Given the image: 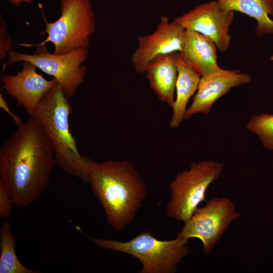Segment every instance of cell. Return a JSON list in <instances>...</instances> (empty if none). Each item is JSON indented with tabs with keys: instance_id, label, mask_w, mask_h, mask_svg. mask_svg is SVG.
Wrapping results in <instances>:
<instances>
[{
	"instance_id": "obj_1",
	"label": "cell",
	"mask_w": 273,
	"mask_h": 273,
	"mask_svg": "<svg viewBox=\"0 0 273 273\" xmlns=\"http://www.w3.org/2000/svg\"><path fill=\"white\" fill-rule=\"evenodd\" d=\"M56 165L54 151L41 125L32 116L18 126L0 149V181L14 205L27 207L48 188Z\"/></svg>"
},
{
	"instance_id": "obj_2",
	"label": "cell",
	"mask_w": 273,
	"mask_h": 273,
	"mask_svg": "<svg viewBox=\"0 0 273 273\" xmlns=\"http://www.w3.org/2000/svg\"><path fill=\"white\" fill-rule=\"evenodd\" d=\"M88 183L108 223L116 232L133 220L147 196L144 181L127 160L95 161Z\"/></svg>"
},
{
	"instance_id": "obj_3",
	"label": "cell",
	"mask_w": 273,
	"mask_h": 273,
	"mask_svg": "<svg viewBox=\"0 0 273 273\" xmlns=\"http://www.w3.org/2000/svg\"><path fill=\"white\" fill-rule=\"evenodd\" d=\"M71 112L68 98L58 84L46 94L31 116L44 129L54 151L56 165L65 173L88 183L95 161L79 152L70 130Z\"/></svg>"
},
{
	"instance_id": "obj_4",
	"label": "cell",
	"mask_w": 273,
	"mask_h": 273,
	"mask_svg": "<svg viewBox=\"0 0 273 273\" xmlns=\"http://www.w3.org/2000/svg\"><path fill=\"white\" fill-rule=\"evenodd\" d=\"M88 238L99 247L123 252L138 259L142 265L140 273H174L190 251L189 240L177 236L172 240H162L149 231L126 242Z\"/></svg>"
},
{
	"instance_id": "obj_5",
	"label": "cell",
	"mask_w": 273,
	"mask_h": 273,
	"mask_svg": "<svg viewBox=\"0 0 273 273\" xmlns=\"http://www.w3.org/2000/svg\"><path fill=\"white\" fill-rule=\"evenodd\" d=\"M61 15L55 21L49 22L44 16L47 37L36 44L19 43L24 47L54 44L53 53L63 55L73 50L88 48L90 36L96 29L95 14L90 0H60Z\"/></svg>"
},
{
	"instance_id": "obj_6",
	"label": "cell",
	"mask_w": 273,
	"mask_h": 273,
	"mask_svg": "<svg viewBox=\"0 0 273 273\" xmlns=\"http://www.w3.org/2000/svg\"><path fill=\"white\" fill-rule=\"evenodd\" d=\"M223 164L213 160L193 162L189 169L177 173L169 183L170 198L167 215L184 223L188 220L202 202H206L209 187L223 170Z\"/></svg>"
},
{
	"instance_id": "obj_7",
	"label": "cell",
	"mask_w": 273,
	"mask_h": 273,
	"mask_svg": "<svg viewBox=\"0 0 273 273\" xmlns=\"http://www.w3.org/2000/svg\"><path fill=\"white\" fill-rule=\"evenodd\" d=\"M32 54L20 53L11 50L2 66V74L10 65L18 62L29 61L44 73L56 79L66 96L69 98L84 82L87 67L83 65L88 50L83 48L63 55L50 53L46 45L35 46Z\"/></svg>"
},
{
	"instance_id": "obj_8",
	"label": "cell",
	"mask_w": 273,
	"mask_h": 273,
	"mask_svg": "<svg viewBox=\"0 0 273 273\" xmlns=\"http://www.w3.org/2000/svg\"><path fill=\"white\" fill-rule=\"evenodd\" d=\"M240 216L230 199L213 198L207 200L204 206L196 209L184 223L177 237L187 240L191 238L200 240L204 252L209 255L231 223Z\"/></svg>"
},
{
	"instance_id": "obj_9",
	"label": "cell",
	"mask_w": 273,
	"mask_h": 273,
	"mask_svg": "<svg viewBox=\"0 0 273 273\" xmlns=\"http://www.w3.org/2000/svg\"><path fill=\"white\" fill-rule=\"evenodd\" d=\"M234 16V11L223 10L217 1H211L197 6L174 21L185 29L209 37L223 52L228 49L231 43L229 31Z\"/></svg>"
},
{
	"instance_id": "obj_10",
	"label": "cell",
	"mask_w": 273,
	"mask_h": 273,
	"mask_svg": "<svg viewBox=\"0 0 273 273\" xmlns=\"http://www.w3.org/2000/svg\"><path fill=\"white\" fill-rule=\"evenodd\" d=\"M185 29L175 21L160 17L157 28L151 34L140 35L138 46L131 57V63L139 73H145L149 63L155 57L182 49Z\"/></svg>"
},
{
	"instance_id": "obj_11",
	"label": "cell",
	"mask_w": 273,
	"mask_h": 273,
	"mask_svg": "<svg viewBox=\"0 0 273 273\" xmlns=\"http://www.w3.org/2000/svg\"><path fill=\"white\" fill-rule=\"evenodd\" d=\"M22 65L17 74L3 76L2 87L16 99L18 106L23 107L31 116L46 94L58 82L54 78H44L29 61L22 62Z\"/></svg>"
},
{
	"instance_id": "obj_12",
	"label": "cell",
	"mask_w": 273,
	"mask_h": 273,
	"mask_svg": "<svg viewBox=\"0 0 273 273\" xmlns=\"http://www.w3.org/2000/svg\"><path fill=\"white\" fill-rule=\"evenodd\" d=\"M251 80L250 76L239 70H224L207 76H201L196 93L187 108L185 119L196 114L208 115L214 103L230 90L246 84Z\"/></svg>"
},
{
	"instance_id": "obj_13",
	"label": "cell",
	"mask_w": 273,
	"mask_h": 273,
	"mask_svg": "<svg viewBox=\"0 0 273 273\" xmlns=\"http://www.w3.org/2000/svg\"><path fill=\"white\" fill-rule=\"evenodd\" d=\"M216 48L209 37L185 29L182 49L179 53L192 69L201 76H207L222 70L217 64Z\"/></svg>"
},
{
	"instance_id": "obj_14",
	"label": "cell",
	"mask_w": 273,
	"mask_h": 273,
	"mask_svg": "<svg viewBox=\"0 0 273 273\" xmlns=\"http://www.w3.org/2000/svg\"><path fill=\"white\" fill-rule=\"evenodd\" d=\"M177 53L155 57L149 63L145 70L151 88L160 101L170 107L175 97L178 74Z\"/></svg>"
},
{
	"instance_id": "obj_15",
	"label": "cell",
	"mask_w": 273,
	"mask_h": 273,
	"mask_svg": "<svg viewBox=\"0 0 273 273\" xmlns=\"http://www.w3.org/2000/svg\"><path fill=\"white\" fill-rule=\"evenodd\" d=\"M178 69L176 83V95L171 107L172 115L169 123L171 128H177L185 119L187 105L190 99L197 91L201 75L192 69L176 54Z\"/></svg>"
},
{
	"instance_id": "obj_16",
	"label": "cell",
	"mask_w": 273,
	"mask_h": 273,
	"mask_svg": "<svg viewBox=\"0 0 273 273\" xmlns=\"http://www.w3.org/2000/svg\"><path fill=\"white\" fill-rule=\"evenodd\" d=\"M225 10L239 11L255 19L257 22L256 33L258 36L273 34V0H217Z\"/></svg>"
},
{
	"instance_id": "obj_17",
	"label": "cell",
	"mask_w": 273,
	"mask_h": 273,
	"mask_svg": "<svg viewBox=\"0 0 273 273\" xmlns=\"http://www.w3.org/2000/svg\"><path fill=\"white\" fill-rule=\"evenodd\" d=\"M0 273H39L23 265L15 252L16 241L9 221H5L0 230Z\"/></svg>"
},
{
	"instance_id": "obj_18",
	"label": "cell",
	"mask_w": 273,
	"mask_h": 273,
	"mask_svg": "<svg viewBox=\"0 0 273 273\" xmlns=\"http://www.w3.org/2000/svg\"><path fill=\"white\" fill-rule=\"evenodd\" d=\"M246 128L258 136L265 148L273 150V114L263 113L252 116Z\"/></svg>"
},
{
	"instance_id": "obj_19",
	"label": "cell",
	"mask_w": 273,
	"mask_h": 273,
	"mask_svg": "<svg viewBox=\"0 0 273 273\" xmlns=\"http://www.w3.org/2000/svg\"><path fill=\"white\" fill-rule=\"evenodd\" d=\"M6 23L1 16L0 19V61L3 62L8 55L9 52L13 50L12 37L8 32Z\"/></svg>"
},
{
	"instance_id": "obj_20",
	"label": "cell",
	"mask_w": 273,
	"mask_h": 273,
	"mask_svg": "<svg viewBox=\"0 0 273 273\" xmlns=\"http://www.w3.org/2000/svg\"><path fill=\"white\" fill-rule=\"evenodd\" d=\"M13 200L3 184L0 181V217L7 218L11 214Z\"/></svg>"
},
{
	"instance_id": "obj_21",
	"label": "cell",
	"mask_w": 273,
	"mask_h": 273,
	"mask_svg": "<svg viewBox=\"0 0 273 273\" xmlns=\"http://www.w3.org/2000/svg\"><path fill=\"white\" fill-rule=\"evenodd\" d=\"M0 107L11 117L16 125L19 126L23 123L19 116L14 114L11 111L7 101L5 99L2 93L0 94Z\"/></svg>"
},
{
	"instance_id": "obj_22",
	"label": "cell",
	"mask_w": 273,
	"mask_h": 273,
	"mask_svg": "<svg viewBox=\"0 0 273 273\" xmlns=\"http://www.w3.org/2000/svg\"><path fill=\"white\" fill-rule=\"evenodd\" d=\"M10 2L16 7L20 6L22 3L30 4L33 0H7Z\"/></svg>"
},
{
	"instance_id": "obj_23",
	"label": "cell",
	"mask_w": 273,
	"mask_h": 273,
	"mask_svg": "<svg viewBox=\"0 0 273 273\" xmlns=\"http://www.w3.org/2000/svg\"><path fill=\"white\" fill-rule=\"evenodd\" d=\"M270 60L271 61H273V56H272L270 57Z\"/></svg>"
}]
</instances>
